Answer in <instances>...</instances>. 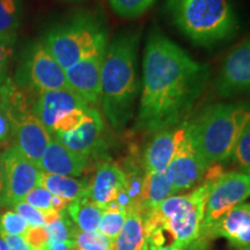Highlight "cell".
Instances as JSON below:
<instances>
[{
    "instance_id": "1",
    "label": "cell",
    "mask_w": 250,
    "mask_h": 250,
    "mask_svg": "<svg viewBox=\"0 0 250 250\" xmlns=\"http://www.w3.org/2000/svg\"><path fill=\"white\" fill-rule=\"evenodd\" d=\"M208 78V65L190 57L161 31L153 30L144 50L136 129L154 134L186 123Z\"/></svg>"
},
{
    "instance_id": "2",
    "label": "cell",
    "mask_w": 250,
    "mask_h": 250,
    "mask_svg": "<svg viewBox=\"0 0 250 250\" xmlns=\"http://www.w3.org/2000/svg\"><path fill=\"white\" fill-rule=\"evenodd\" d=\"M136 31L118 34L108 43L101 70V102L104 116L116 131H123L132 120L139 93Z\"/></svg>"
},
{
    "instance_id": "3",
    "label": "cell",
    "mask_w": 250,
    "mask_h": 250,
    "mask_svg": "<svg viewBox=\"0 0 250 250\" xmlns=\"http://www.w3.org/2000/svg\"><path fill=\"white\" fill-rule=\"evenodd\" d=\"M250 123V102L218 103L186 123L188 137L208 166L228 161Z\"/></svg>"
},
{
    "instance_id": "4",
    "label": "cell",
    "mask_w": 250,
    "mask_h": 250,
    "mask_svg": "<svg viewBox=\"0 0 250 250\" xmlns=\"http://www.w3.org/2000/svg\"><path fill=\"white\" fill-rule=\"evenodd\" d=\"M166 6L177 29L197 45L218 44L239 29L230 0H168Z\"/></svg>"
},
{
    "instance_id": "5",
    "label": "cell",
    "mask_w": 250,
    "mask_h": 250,
    "mask_svg": "<svg viewBox=\"0 0 250 250\" xmlns=\"http://www.w3.org/2000/svg\"><path fill=\"white\" fill-rule=\"evenodd\" d=\"M206 182L187 195H174L158 208L144 214L146 237L158 230L169 234L179 249L198 239L205 214V205L212 183Z\"/></svg>"
},
{
    "instance_id": "6",
    "label": "cell",
    "mask_w": 250,
    "mask_h": 250,
    "mask_svg": "<svg viewBox=\"0 0 250 250\" xmlns=\"http://www.w3.org/2000/svg\"><path fill=\"white\" fill-rule=\"evenodd\" d=\"M43 44L59 65L67 70L87 56L105 49L107 28L98 15L85 12L50 30Z\"/></svg>"
},
{
    "instance_id": "7",
    "label": "cell",
    "mask_w": 250,
    "mask_h": 250,
    "mask_svg": "<svg viewBox=\"0 0 250 250\" xmlns=\"http://www.w3.org/2000/svg\"><path fill=\"white\" fill-rule=\"evenodd\" d=\"M250 197V174L239 170L227 171L212 183L205 205V214L199 234L204 239L215 224L235 206Z\"/></svg>"
},
{
    "instance_id": "8",
    "label": "cell",
    "mask_w": 250,
    "mask_h": 250,
    "mask_svg": "<svg viewBox=\"0 0 250 250\" xmlns=\"http://www.w3.org/2000/svg\"><path fill=\"white\" fill-rule=\"evenodd\" d=\"M5 168V191L0 205L14 206L22 202L30 190L39 186L41 169L12 145L2 153Z\"/></svg>"
},
{
    "instance_id": "9",
    "label": "cell",
    "mask_w": 250,
    "mask_h": 250,
    "mask_svg": "<svg viewBox=\"0 0 250 250\" xmlns=\"http://www.w3.org/2000/svg\"><path fill=\"white\" fill-rule=\"evenodd\" d=\"M24 77L37 93L70 89L66 74L43 42L36 43L28 54L24 65Z\"/></svg>"
},
{
    "instance_id": "10",
    "label": "cell",
    "mask_w": 250,
    "mask_h": 250,
    "mask_svg": "<svg viewBox=\"0 0 250 250\" xmlns=\"http://www.w3.org/2000/svg\"><path fill=\"white\" fill-rule=\"evenodd\" d=\"M202 155L199 154L184 130V136L177 146L173 160L166 170V176L173 187L175 193L191 189L204 180L208 169Z\"/></svg>"
},
{
    "instance_id": "11",
    "label": "cell",
    "mask_w": 250,
    "mask_h": 250,
    "mask_svg": "<svg viewBox=\"0 0 250 250\" xmlns=\"http://www.w3.org/2000/svg\"><path fill=\"white\" fill-rule=\"evenodd\" d=\"M215 88L225 98L250 92V37L237 44L225 58Z\"/></svg>"
},
{
    "instance_id": "12",
    "label": "cell",
    "mask_w": 250,
    "mask_h": 250,
    "mask_svg": "<svg viewBox=\"0 0 250 250\" xmlns=\"http://www.w3.org/2000/svg\"><path fill=\"white\" fill-rule=\"evenodd\" d=\"M104 51L105 49L94 52L65 70L70 89L85 100L88 105L98 104L101 99V70Z\"/></svg>"
},
{
    "instance_id": "13",
    "label": "cell",
    "mask_w": 250,
    "mask_h": 250,
    "mask_svg": "<svg viewBox=\"0 0 250 250\" xmlns=\"http://www.w3.org/2000/svg\"><path fill=\"white\" fill-rule=\"evenodd\" d=\"M103 127L104 124L100 112L95 108L88 107L77 129L55 136L65 147L89 159L101 146Z\"/></svg>"
},
{
    "instance_id": "14",
    "label": "cell",
    "mask_w": 250,
    "mask_h": 250,
    "mask_svg": "<svg viewBox=\"0 0 250 250\" xmlns=\"http://www.w3.org/2000/svg\"><path fill=\"white\" fill-rule=\"evenodd\" d=\"M225 237L236 250H250V203H242L224 215L203 240Z\"/></svg>"
},
{
    "instance_id": "15",
    "label": "cell",
    "mask_w": 250,
    "mask_h": 250,
    "mask_svg": "<svg viewBox=\"0 0 250 250\" xmlns=\"http://www.w3.org/2000/svg\"><path fill=\"white\" fill-rule=\"evenodd\" d=\"M88 103L81 99L71 89L51 90L40 93L35 104L33 105V114L39 118L49 132L52 134L55 123L65 112L73 109L88 108Z\"/></svg>"
},
{
    "instance_id": "16",
    "label": "cell",
    "mask_w": 250,
    "mask_h": 250,
    "mask_svg": "<svg viewBox=\"0 0 250 250\" xmlns=\"http://www.w3.org/2000/svg\"><path fill=\"white\" fill-rule=\"evenodd\" d=\"M126 189V175L123 168L114 162H102L88 183L86 198L104 208L116 201L117 196Z\"/></svg>"
},
{
    "instance_id": "17",
    "label": "cell",
    "mask_w": 250,
    "mask_h": 250,
    "mask_svg": "<svg viewBox=\"0 0 250 250\" xmlns=\"http://www.w3.org/2000/svg\"><path fill=\"white\" fill-rule=\"evenodd\" d=\"M186 123L153 134V138L144 153L143 162L145 173H166L170 161L173 160L177 146L183 138Z\"/></svg>"
},
{
    "instance_id": "18",
    "label": "cell",
    "mask_w": 250,
    "mask_h": 250,
    "mask_svg": "<svg viewBox=\"0 0 250 250\" xmlns=\"http://www.w3.org/2000/svg\"><path fill=\"white\" fill-rule=\"evenodd\" d=\"M88 162V158L65 147L55 137L41 159L39 168L46 174L77 177L87 169Z\"/></svg>"
},
{
    "instance_id": "19",
    "label": "cell",
    "mask_w": 250,
    "mask_h": 250,
    "mask_svg": "<svg viewBox=\"0 0 250 250\" xmlns=\"http://www.w3.org/2000/svg\"><path fill=\"white\" fill-rule=\"evenodd\" d=\"M146 245L144 214L139 208L133 206L126 210L123 228L116 239L110 242L109 250H143Z\"/></svg>"
},
{
    "instance_id": "20",
    "label": "cell",
    "mask_w": 250,
    "mask_h": 250,
    "mask_svg": "<svg viewBox=\"0 0 250 250\" xmlns=\"http://www.w3.org/2000/svg\"><path fill=\"white\" fill-rule=\"evenodd\" d=\"M174 195L176 193L165 173L146 171L143 179L138 206L143 214H145Z\"/></svg>"
},
{
    "instance_id": "21",
    "label": "cell",
    "mask_w": 250,
    "mask_h": 250,
    "mask_svg": "<svg viewBox=\"0 0 250 250\" xmlns=\"http://www.w3.org/2000/svg\"><path fill=\"white\" fill-rule=\"evenodd\" d=\"M39 186L45 188L52 195L59 196L72 203L86 197L88 183L76 177L61 176L41 171Z\"/></svg>"
},
{
    "instance_id": "22",
    "label": "cell",
    "mask_w": 250,
    "mask_h": 250,
    "mask_svg": "<svg viewBox=\"0 0 250 250\" xmlns=\"http://www.w3.org/2000/svg\"><path fill=\"white\" fill-rule=\"evenodd\" d=\"M66 212L72 221L76 224L78 229L88 233L98 232L103 213V208L101 206L96 205L95 203L83 197L76 202L70 203Z\"/></svg>"
},
{
    "instance_id": "23",
    "label": "cell",
    "mask_w": 250,
    "mask_h": 250,
    "mask_svg": "<svg viewBox=\"0 0 250 250\" xmlns=\"http://www.w3.org/2000/svg\"><path fill=\"white\" fill-rule=\"evenodd\" d=\"M126 218V210L122 206L112 204L103 208L98 232L105 236L109 241H114L123 228Z\"/></svg>"
},
{
    "instance_id": "24",
    "label": "cell",
    "mask_w": 250,
    "mask_h": 250,
    "mask_svg": "<svg viewBox=\"0 0 250 250\" xmlns=\"http://www.w3.org/2000/svg\"><path fill=\"white\" fill-rule=\"evenodd\" d=\"M22 15V0H0V34H17Z\"/></svg>"
},
{
    "instance_id": "25",
    "label": "cell",
    "mask_w": 250,
    "mask_h": 250,
    "mask_svg": "<svg viewBox=\"0 0 250 250\" xmlns=\"http://www.w3.org/2000/svg\"><path fill=\"white\" fill-rule=\"evenodd\" d=\"M112 11L123 19L142 17L155 0H108Z\"/></svg>"
},
{
    "instance_id": "26",
    "label": "cell",
    "mask_w": 250,
    "mask_h": 250,
    "mask_svg": "<svg viewBox=\"0 0 250 250\" xmlns=\"http://www.w3.org/2000/svg\"><path fill=\"white\" fill-rule=\"evenodd\" d=\"M229 160L233 162L237 170L250 174V123L247 125L240 139L237 140Z\"/></svg>"
},
{
    "instance_id": "27",
    "label": "cell",
    "mask_w": 250,
    "mask_h": 250,
    "mask_svg": "<svg viewBox=\"0 0 250 250\" xmlns=\"http://www.w3.org/2000/svg\"><path fill=\"white\" fill-rule=\"evenodd\" d=\"M45 227L49 232L50 240L62 243H70L74 246L73 237L77 228L72 226L68 218L65 215V212H62L54 221L45 225Z\"/></svg>"
},
{
    "instance_id": "28",
    "label": "cell",
    "mask_w": 250,
    "mask_h": 250,
    "mask_svg": "<svg viewBox=\"0 0 250 250\" xmlns=\"http://www.w3.org/2000/svg\"><path fill=\"white\" fill-rule=\"evenodd\" d=\"M29 225L15 211L0 214V235H23Z\"/></svg>"
},
{
    "instance_id": "29",
    "label": "cell",
    "mask_w": 250,
    "mask_h": 250,
    "mask_svg": "<svg viewBox=\"0 0 250 250\" xmlns=\"http://www.w3.org/2000/svg\"><path fill=\"white\" fill-rule=\"evenodd\" d=\"M17 34H0V83H4L6 72L14 55Z\"/></svg>"
},
{
    "instance_id": "30",
    "label": "cell",
    "mask_w": 250,
    "mask_h": 250,
    "mask_svg": "<svg viewBox=\"0 0 250 250\" xmlns=\"http://www.w3.org/2000/svg\"><path fill=\"white\" fill-rule=\"evenodd\" d=\"M86 109L87 108L73 109V110L67 111L65 112L64 115H62V116L57 120V122L55 123L54 130H52V134L70 132V131L77 129L83 120Z\"/></svg>"
},
{
    "instance_id": "31",
    "label": "cell",
    "mask_w": 250,
    "mask_h": 250,
    "mask_svg": "<svg viewBox=\"0 0 250 250\" xmlns=\"http://www.w3.org/2000/svg\"><path fill=\"white\" fill-rule=\"evenodd\" d=\"M51 198H52L51 192L48 191L45 188L37 186L27 193L26 197L23 198V202H26L27 204L31 205L33 208H37V210L42 212H48L52 210Z\"/></svg>"
},
{
    "instance_id": "32",
    "label": "cell",
    "mask_w": 250,
    "mask_h": 250,
    "mask_svg": "<svg viewBox=\"0 0 250 250\" xmlns=\"http://www.w3.org/2000/svg\"><path fill=\"white\" fill-rule=\"evenodd\" d=\"M22 236L33 250H45L50 241L49 232L45 226H29Z\"/></svg>"
},
{
    "instance_id": "33",
    "label": "cell",
    "mask_w": 250,
    "mask_h": 250,
    "mask_svg": "<svg viewBox=\"0 0 250 250\" xmlns=\"http://www.w3.org/2000/svg\"><path fill=\"white\" fill-rule=\"evenodd\" d=\"M14 211L17 212L22 217L24 220L27 221L28 225L31 227L37 226H45L44 220V213L42 211L37 210V208H33V206L27 204L26 202H20L14 206Z\"/></svg>"
},
{
    "instance_id": "34",
    "label": "cell",
    "mask_w": 250,
    "mask_h": 250,
    "mask_svg": "<svg viewBox=\"0 0 250 250\" xmlns=\"http://www.w3.org/2000/svg\"><path fill=\"white\" fill-rule=\"evenodd\" d=\"M12 137H13L12 123L6 111L0 107V144L8 142Z\"/></svg>"
},
{
    "instance_id": "35",
    "label": "cell",
    "mask_w": 250,
    "mask_h": 250,
    "mask_svg": "<svg viewBox=\"0 0 250 250\" xmlns=\"http://www.w3.org/2000/svg\"><path fill=\"white\" fill-rule=\"evenodd\" d=\"M8 250H33L22 235H0Z\"/></svg>"
},
{
    "instance_id": "36",
    "label": "cell",
    "mask_w": 250,
    "mask_h": 250,
    "mask_svg": "<svg viewBox=\"0 0 250 250\" xmlns=\"http://www.w3.org/2000/svg\"><path fill=\"white\" fill-rule=\"evenodd\" d=\"M68 205H70V202H67L66 199L62 198V197L59 196L52 195V198H51L52 211L57 212V213H62V212L66 211Z\"/></svg>"
},
{
    "instance_id": "37",
    "label": "cell",
    "mask_w": 250,
    "mask_h": 250,
    "mask_svg": "<svg viewBox=\"0 0 250 250\" xmlns=\"http://www.w3.org/2000/svg\"><path fill=\"white\" fill-rule=\"evenodd\" d=\"M208 242L206 240H203L201 237L196 239L195 241L190 245H188L187 247H183L180 250H206L208 249Z\"/></svg>"
},
{
    "instance_id": "38",
    "label": "cell",
    "mask_w": 250,
    "mask_h": 250,
    "mask_svg": "<svg viewBox=\"0 0 250 250\" xmlns=\"http://www.w3.org/2000/svg\"><path fill=\"white\" fill-rule=\"evenodd\" d=\"M73 247L74 246L70 243H62L50 240L45 250H73Z\"/></svg>"
},
{
    "instance_id": "39",
    "label": "cell",
    "mask_w": 250,
    "mask_h": 250,
    "mask_svg": "<svg viewBox=\"0 0 250 250\" xmlns=\"http://www.w3.org/2000/svg\"><path fill=\"white\" fill-rule=\"evenodd\" d=\"M4 191H5V168H4V160H2V153L0 152V201H1Z\"/></svg>"
},
{
    "instance_id": "40",
    "label": "cell",
    "mask_w": 250,
    "mask_h": 250,
    "mask_svg": "<svg viewBox=\"0 0 250 250\" xmlns=\"http://www.w3.org/2000/svg\"><path fill=\"white\" fill-rule=\"evenodd\" d=\"M152 250H180V249L176 245H174V243H170V245H164V246H160V247H156V248L152 249Z\"/></svg>"
},
{
    "instance_id": "41",
    "label": "cell",
    "mask_w": 250,
    "mask_h": 250,
    "mask_svg": "<svg viewBox=\"0 0 250 250\" xmlns=\"http://www.w3.org/2000/svg\"><path fill=\"white\" fill-rule=\"evenodd\" d=\"M0 250H8L7 246H6L5 241L1 239V237H0Z\"/></svg>"
},
{
    "instance_id": "42",
    "label": "cell",
    "mask_w": 250,
    "mask_h": 250,
    "mask_svg": "<svg viewBox=\"0 0 250 250\" xmlns=\"http://www.w3.org/2000/svg\"><path fill=\"white\" fill-rule=\"evenodd\" d=\"M65 1H81V0H65Z\"/></svg>"
},
{
    "instance_id": "43",
    "label": "cell",
    "mask_w": 250,
    "mask_h": 250,
    "mask_svg": "<svg viewBox=\"0 0 250 250\" xmlns=\"http://www.w3.org/2000/svg\"><path fill=\"white\" fill-rule=\"evenodd\" d=\"M143 250H149V249H148V246H147V245H146V246H145V248H144Z\"/></svg>"
}]
</instances>
